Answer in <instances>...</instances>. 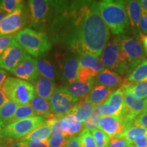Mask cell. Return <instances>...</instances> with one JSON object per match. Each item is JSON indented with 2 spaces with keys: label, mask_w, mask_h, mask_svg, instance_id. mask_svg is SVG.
<instances>
[{
  "label": "cell",
  "mask_w": 147,
  "mask_h": 147,
  "mask_svg": "<svg viewBox=\"0 0 147 147\" xmlns=\"http://www.w3.org/2000/svg\"><path fill=\"white\" fill-rule=\"evenodd\" d=\"M55 12L50 27L51 41L76 55L100 57L108 43L109 29L98 2L53 1Z\"/></svg>",
  "instance_id": "cell-1"
},
{
  "label": "cell",
  "mask_w": 147,
  "mask_h": 147,
  "mask_svg": "<svg viewBox=\"0 0 147 147\" xmlns=\"http://www.w3.org/2000/svg\"><path fill=\"white\" fill-rule=\"evenodd\" d=\"M99 10L103 21L114 35L122 34L129 25L127 1L104 0L99 2Z\"/></svg>",
  "instance_id": "cell-2"
},
{
  "label": "cell",
  "mask_w": 147,
  "mask_h": 147,
  "mask_svg": "<svg viewBox=\"0 0 147 147\" xmlns=\"http://www.w3.org/2000/svg\"><path fill=\"white\" fill-rule=\"evenodd\" d=\"M14 36L16 41L25 52L35 57L46 54L52 47L51 40L43 32L24 28Z\"/></svg>",
  "instance_id": "cell-3"
},
{
  "label": "cell",
  "mask_w": 147,
  "mask_h": 147,
  "mask_svg": "<svg viewBox=\"0 0 147 147\" xmlns=\"http://www.w3.org/2000/svg\"><path fill=\"white\" fill-rule=\"evenodd\" d=\"M29 27L37 31L45 30L51 23L54 17L55 8L53 1L30 0L28 1Z\"/></svg>",
  "instance_id": "cell-4"
},
{
  "label": "cell",
  "mask_w": 147,
  "mask_h": 147,
  "mask_svg": "<svg viewBox=\"0 0 147 147\" xmlns=\"http://www.w3.org/2000/svg\"><path fill=\"white\" fill-rule=\"evenodd\" d=\"M1 88L9 100L18 106L29 104L36 94L34 84L14 77L7 78Z\"/></svg>",
  "instance_id": "cell-5"
},
{
  "label": "cell",
  "mask_w": 147,
  "mask_h": 147,
  "mask_svg": "<svg viewBox=\"0 0 147 147\" xmlns=\"http://www.w3.org/2000/svg\"><path fill=\"white\" fill-rule=\"evenodd\" d=\"M100 60L104 67L113 69L119 75L131 74L125 58L121 51L118 38H114L108 42L103 49Z\"/></svg>",
  "instance_id": "cell-6"
},
{
  "label": "cell",
  "mask_w": 147,
  "mask_h": 147,
  "mask_svg": "<svg viewBox=\"0 0 147 147\" xmlns=\"http://www.w3.org/2000/svg\"><path fill=\"white\" fill-rule=\"evenodd\" d=\"M117 38L121 53L125 58L131 73L141 62L145 60L144 52L141 42L134 37L127 35H120Z\"/></svg>",
  "instance_id": "cell-7"
},
{
  "label": "cell",
  "mask_w": 147,
  "mask_h": 147,
  "mask_svg": "<svg viewBox=\"0 0 147 147\" xmlns=\"http://www.w3.org/2000/svg\"><path fill=\"white\" fill-rule=\"evenodd\" d=\"M47 121L40 116H34L16 121L7 125L2 130V136L11 139H21Z\"/></svg>",
  "instance_id": "cell-8"
},
{
  "label": "cell",
  "mask_w": 147,
  "mask_h": 147,
  "mask_svg": "<svg viewBox=\"0 0 147 147\" xmlns=\"http://www.w3.org/2000/svg\"><path fill=\"white\" fill-rule=\"evenodd\" d=\"M28 21L29 8L27 9L25 3L3 18L0 23V37L16 34L23 29Z\"/></svg>",
  "instance_id": "cell-9"
},
{
  "label": "cell",
  "mask_w": 147,
  "mask_h": 147,
  "mask_svg": "<svg viewBox=\"0 0 147 147\" xmlns=\"http://www.w3.org/2000/svg\"><path fill=\"white\" fill-rule=\"evenodd\" d=\"M78 55L75 53H65L58 54L57 61L58 64L57 74L62 82L66 86L77 81L79 69Z\"/></svg>",
  "instance_id": "cell-10"
},
{
  "label": "cell",
  "mask_w": 147,
  "mask_h": 147,
  "mask_svg": "<svg viewBox=\"0 0 147 147\" xmlns=\"http://www.w3.org/2000/svg\"><path fill=\"white\" fill-rule=\"evenodd\" d=\"M80 99L71 95L65 87L57 88L50 100L53 114L60 117L69 115Z\"/></svg>",
  "instance_id": "cell-11"
},
{
  "label": "cell",
  "mask_w": 147,
  "mask_h": 147,
  "mask_svg": "<svg viewBox=\"0 0 147 147\" xmlns=\"http://www.w3.org/2000/svg\"><path fill=\"white\" fill-rule=\"evenodd\" d=\"M26 55L25 51L16 42L0 56V68L9 71H12Z\"/></svg>",
  "instance_id": "cell-12"
},
{
  "label": "cell",
  "mask_w": 147,
  "mask_h": 147,
  "mask_svg": "<svg viewBox=\"0 0 147 147\" xmlns=\"http://www.w3.org/2000/svg\"><path fill=\"white\" fill-rule=\"evenodd\" d=\"M11 73L18 78L34 84L40 75L36 67V61L27 55Z\"/></svg>",
  "instance_id": "cell-13"
},
{
  "label": "cell",
  "mask_w": 147,
  "mask_h": 147,
  "mask_svg": "<svg viewBox=\"0 0 147 147\" xmlns=\"http://www.w3.org/2000/svg\"><path fill=\"white\" fill-rule=\"evenodd\" d=\"M124 89V103L126 110L125 117L131 121L142 112L147 110V98L139 99L134 95L123 84Z\"/></svg>",
  "instance_id": "cell-14"
},
{
  "label": "cell",
  "mask_w": 147,
  "mask_h": 147,
  "mask_svg": "<svg viewBox=\"0 0 147 147\" xmlns=\"http://www.w3.org/2000/svg\"><path fill=\"white\" fill-rule=\"evenodd\" d=\"M99 129L109 136H116L123 133L128 125L122 116H110L101 117L98 121Z\"/></svg>",
  "instance_id": "cell-15"
},
{
  "label": "cell",
  "mask_w": 147,
  "mask_h": 147,
  "mask_svg": "<svg viewBox=\"0 0 147 147\" xmlns=\"http://www.w3.org/2000/svg\"><path fill=\"white\" fill-rule=\"evenodd\" d=\"M123 78L119 74L109 69H104L95 77V84L114 89L120 87Z\"/></svg>",
  "instance_id": "cell-16"
},
{
  "label": "cell",
  "mask_w": 147,
  "mask_h": 147,
  "mask_svg": "<svg viewBox=\"0 0 147 147\" xmlns=\"http://www.w3.org/2000/svg\"><path fill=\"white\" fill-rule=\"evenodd\" d=\"M61 126L65 136H76L83 130V123L72 114L65 116L61 121Z\"/></svg>",
  "instance_id": "cell-17"
},
{
  "label": "cell",
  "mask_w": 147,
  "mask_h": 147,
  "mask_svg": "<svg viewBox=\"0 0 147 147\" xmlns=\"http://www.w3.org/2000/svg\"><path fill=\"white\" fill-rule=\"evenodd\" d=\"M34 86L36 95L49 101L57 89L54 82L41 76L38 77Z\"/></svg>",
  "instance_id": "cell-18"
},
{
  "label": "cell",
  "mask_w": 147,
  "mask_h": 147,
  "mask_svg": "<svg viewBox=\"0 0 147 147\" xmlns=\"http://www.w3.org/2000/svg\"><path fill=\"white\" fill-rule=\"evenodd\" d=\"M94 106L85 96L80 99L69 114L74 115L80 122L84 123L91 117Z\"/></svg>",
  "instance_id": "cell-19"
},
{
  "label": "cell",
  "mask_w": 147,
  "mask_h": 147,
  "mask_svg": "<svg viewBox=\"0 0 147 147\" xmlns=\"http://www.w3.org/2000/svg\"><path fill=\"white\" fill-rule=\"evenodd\" d=\"M95 84V78H92L87 82L76 81L65 86V89L74 97L77 98H82L87 96L91 91Z\"/></svg>",
  "instance_id": "cell-20"
},
{
  "label": "cell",
  "mask_w": 147,
  "mask_h": 147,
  "mask_svg": "<svg viewBox=\"0 0 147 147\" xmlns=\"http://www.w3.org/2000/svg\"><path fill=\"white\" fill-rule=\"evenodd\" d=\"M113 92V89L102 85H96L89 92L86 97L94 106L104 104L110 95Z\"/></svg>",
  "instance_id": "cell-21"
},
{
  "label": "cell",
  "mask_w": 147,
  "mask_h": 147,
  "mask_svg": "<svg viewBox=\"0 0 147 147\" xmlns=\"http://www.w3.org/2000/svg\"><path fill=\"white\" fill-rule=\"evenodd\" d=\"M51 136V125L46 121L44 124L33 130L26 136L20 139L21 142H38L48 140Z\"/></svg>",
  "instance_id": "cell-22"
},
{
  "label": "cell",
  "mask_w": 147,
  "mask_h": 147,
  "mask_svg": "<svg viewBox=\"0 0 147 147\" xmlns=\"http://www.w3.org/2000/svg\"><path fill=\"white\" fill-rule=\"evenodd\" d=\"M37 116L47 119L53 114L50 101L40 97L35 94L29 103Z\"/></svg>",
  "instance_id": "cell-23"
},
{
  "label": "cell",
  "mask_w": 147,
  "mask_h": 147,
  "mask_svg": "<svg viewBox=\"0 0 147 147\" xmlns=\"http://www.w3.org/2000/svg\"><path fill=\"white\" fill-rule=\"evenodd\" d=\"M127 10L131 26L134 29H139V24L143 14V10L139 1H127Z\"/></svg>",
  "instance_id": "cell-24"
},
{
  "label": "cell",
  "mask_w": 147,
  "mask_h": 147,
  "mask_svg": "<svg viewBox=\"0 0 147 147\" xmlns=\"http://www.w3.org/2000/svg\"><path fill=\"white\" fill-rule=\"evenodd\" d=\"M104 103L118 110L122 117L126 115L124 103V89L122 86L113 91Z\"/></svg>",
  "instance_id": "cell-25"
},
{
  "label": "cell",
  "mask_w": 147,
  "mask_h": 147,
  "mask_svg": "<svg viewBox=\"0 0 147 147\" xmlns=\"http://www.w3.org/2000/svg\"><path fill=\"white\" fill-rule=\"evenodd\" d=\"M36 67L40 76L53 81L57 78L56 69L49 60L42 58L36 59Z\"/></svg>",
  "instance_id": "cell-26"
},
{
  "label": "cell",
  "mask_w": 147,
  "mask_h": 147,
  "mask_svg": "<svg viewBox=\"0 0 147 147\" xmlns=\"http://www.w3.org/2000/svg\"><path fill=\"white\" fill-rule=\"evenodd\" d=\"M79 67L92 69L97 74L101 72L105 68L98 58L89 55H80L79 57Z\"/></svg>",
  "instance_id": "cell-27"
},
{
  "label": "cell",
  "mask_w": 147,
  "mask_h": 147,
  "mask_svg": "<svg viewBox=\"0 0 147 147\" xmlns=\"http://www.w3.org/2000/svg\"><path fill=\"white\" fill-rule=\"evenodd\" d=\"M147 80V59L141 62L129 75L125 83H135Z\"/></svg>",
  "instance_id": "cell-28"
},
{
  "label": "cell",
  "mask_w": 147,
  "mask_h": 147,
  "mask_svg": "<svg viewBox=\"0 0 147 147\" xmlns=\"http://www.w3.org/2000/svg\"><path fill=\"white\" fill-rule=\"evenodd\" d=\"M18 106H19L16 103L9 101L0 108V121L4 127L12 122V118Z\"/></svg>",
  "instance_id": "cell-29"
},
{
  "label": "cell",
  "mask_w": 147,
  "mask_h": 147,
  "mask_svg": "<svg viewBox=\"0 0 147 147\" xmlns=\"http://www.w3.org/2000/svg\"><path fill=\"white\" fill-rule=\"evenodd\" d=\"M123 84L137 98H147V80L135 83H123Z\"/></svg>",
  "instance_id": "cell-30"
},
{
  "label": "cell",
  "mask_w": 147,
  "mask_h": 147,
  "mask_svg": "<svg viewBox=\"0 0 147 147\" xmlns=\"http://www.w3.org/2000/svg\"><path fill=\"white\" fill-rule=\"evenodd\" d=\"M140 134H147V130L142 127H140L134 125L132 124L125 129L123 133L119 136L125 138L129 142L133 144L136 137Z\"/></svg>",
  "instance_id": "cell-31"
},
{
  "label": "cell",
  "mask_w": 147,
  "mask_h": 147,
  "mask_svg": "<svg viewBox=\"0 0 147 147\" xmlns=\"http://www.w3.org/2000/svg\"><path fill=\"white\" fill-rule=\"evenodd\" d=\"M34 116L37 115L30 104H27V105L19 106L16 110L15 114H14L11 123L34 117Z\"/></svg>",
  "instance_id": "cell-32"
},
{
  "label": "cell",
  "mask_w": 147,
  "mask_h": 147,
  "mask_svg": "<svg viewBox=\"0 0 147 147\" xmlns=\"http://www.w3.org/2000/svg\"><path fill=\"white\" fill-rule=\"evenodd\" d=\"M23 4H25V1L21 0H3L0 4V9L7 15Z\"/></svg>",
  "instance_id": "cell-33"
},
{
  "label": "cell",
  "mask_w": 147,
  "mask_h": 147,
  "mask_svg": "<svg viewBox=\"0 0 147 147\" xmlns=\"http://www.w3.org/2000/svg\"><path fill=\"white\" fill-rule=\"evenodd\" d=\"M91 134L94 138L97 147H108L110 138L105 132L100 129H97L92 131Z\"/></svg>",
  "instance_id": "cell-34"
},
{
  "label": "cell",
  "mask_w": 147,
  "mask_h": 147,
  "mask_svg": "<svg viewBox=\"0 0 147 147\" xmlns=\"http://www.w3.org/2000/svg\"><path fill=\"white\" fill-rule=\"evenodd\" d=\"M78 137L80 147H97L94 138L89 129H84Z\"/></svg>",
  "instance_id": "cell-35"
},
{
  "label": "cell",
  "mask_w": 147,
  "mask_h": 147,
  "mask_svg": "<svg viewBox=\"0 0 147 147\" xmlns=\"http://www.w3.org/2000/svg\"><path fill=\"white\" fill-rule=\"evenodd\" d=\"M98 74L92 69L86 68V67H79L77 76V81L81 82H87L92 78H94Z\"/></svg>",
  "instance_id": "cell-36"
},
{
  "label": "cell",
  "mask_w": 147,
  "mask_h": 147,
  "mask_svg": "<svg viewBox=\"0 0 147 147\" xmlns=\"http://www.w3.org/2000/svg\"><path fill=\"white\" fill-rule=\"evenodd\" d=\"M68 138L63 135L51 136L49 138V147H65Z\"/></svg>",
  "instance_id": "cell-37"
},
{
  "label": "cell",
  "mask_w": 147,
  "mask_h": 147,
  "mask_svg": "<svg viewBox=\"0 0 147 147\" xmlns=\"http://www.w3.org/2000/svg\"><path fill=\"white\" fill-rule=\"evenodd\" d=\"M16 42L14 35L0 37V56L5 52L7 49L13 45Z\"/></svg>",
  "instance_id": "cell-38"
},
{
  "label": "cell",
  "mask_w": 147,
  "mask_h": 147,
  "mask_svg": "<svg viewBox=\"0 0 147 147\" xmlns=\"http://www.w3.org/2000/svg\"><path fill=\"white\" fill-rule=\"evenodd\" d=\"M110 138V142L108 147H129L131 145L125 138L121 137L120 136Z\"/></svg>",
  "instance_id": "cell-39"
},
{
  "label": "cell",
  "mask_w": 147,
  "mask_h": 147,
  "mask_svg": "<svg viewBox=\"0 0 147 147\" xmlns=\"http://www.w3.org/2000/svg\"><path fill=\"white\" fill-rule=\"evenodd\" d=\"M132 124L147 130V110L138 115Z\"/></svg>",
  "instance_id": "cell-40"
},
{
  "label": "cell",
  "mask_w": 147,
  "mask_h": 147,
  "mask_svg": "<svg viewBox=\"0 0 147 147\" xmlns=\"http://www.w3.org/2000/svg\"><path fill=\"white\" fill-rule=\"evenodd\" d=\"M98 121V119L95 118V117L91 116V117L89 119H87L85 122L83 123L84 128L89 129V131H91L95 129H99Z\"/></svg>",
  "instance_id": "cell-41"
},
{
  "label": "cell",
  "mask_w": 147,
  "mask_h": 147,
  "mask_svg": "<svg viewBox=\"0 0 147 147\" xmlns=\"http://www.w3.org/2000/svg\"><path fill=\"white\" fill-rule=\"evenodd\" d=\"M133 145L136 147H147V134H140L137 136Z\"/></svg>",
  "instance_id": "cell-42"
},
{
  "label": "cell",
  "mask_w": 147,
  "mask_h": 147,
  "mask_svg": "<svg viewBox=\"0 0 147 147\" xmlns=\"http://www.w3.org/2000/svg\"><path fill=\"white\" fill-rule=\"evenodd\" d=\"M139 29L141 32L147 34V12L143 11L142 17L141 18L139 24Z\"/></svg>",
  "instance_id": "cell-43"
},
{
  "label": "cell",
  "mask_w": 147,
  "mask_h": 147,
  "mask_svg": "<svg viewBox=\"0 0 147 147\" xmlns=\"http://www.w3.org/2000/svg\"><path fill=\"white\" fill-rule=\"evenodd\" d=\"M65 147H80L79 137H69Z\"/></svg>",
  "instance_id": "cell-44"
},
{
  "label": "cell",
  "mask_w": 147,
  "mask_h": 147,
  "mask_svg": "<svg viewBox=\"0 0 147 147\" xmlns=\"http://www.w3.org/2000/svg\"><path fill=\"white\" fill-rule=\"evenodd\" d=\"M29 147H49V139L38 142H27Z\"/></svg>",
  "instance_id": "cell-45"
},
{
  "label": "cell",
  "mask_w": 147,
  "mask_h": 147,
  "mask_svg": "<svg viewBox=\"0 0 147 147\" xmlns=\"http://www.w3.org/2000/svg\"><path fill=\"white\" fill-rule=\"evenodd\" d=\"M9 101H10L9 99L6 97V95L3 93L1 88L0 87V108L2 107L3 105H5L7 102H8Z\"/></svg>",
  "instance_id": "cell-46"
},
{
  "label": "cell",
  "mask_w": 147,
  "mask_h": 147,
  "mask_svg": "<svg viewBox=\"0 0 147 147\" xmlns=\"http://www.w3.org/2000/svg\"><path fill=\"white\" fill-rule=\"evenodd\" d=\"M7 72L5 71V70L3 69L0 68V87L2 86V84L5 80L7 78Z\"/></svg>",
  "instance_id": "cell-47"
},
{
  "label": "cell",
  "mask_w": 147,
  "mask_h": 147,
  "mask_svg": "<svg viewBox=\"0 0 147 147\" xmlns=\"http://www.w3.org/2000/svg\"><path fill=\"white\" fill-rule=\"evenodd\" d=\"M140 42L142 44L143 47H144V52L147 55V36L144 35H141L140 36Z\"/></svg>",
  "instance_id": "cell-48"
},
{
  "label": "cell",
  "mask_w": 147,
  "mask_h": 147,
  "mask_svg": "<svg viewBox=\"0 0 147 147\" xmlns=\"http://www.w3.org/2000/svg\"><path fill=\"white\" fill-rule=\"evenodd\" d=\"M10 147H29L27 142H20L18 143L12 144Z\"/></svg>",
  "instance_id": "cell-49"
},
{
  "label": "cell",
  "mask_w": 147,
  "mask_h": 147,
  "mask_svg": "<svg viewBox=\"0 0 147 147\" xmlns=\"http://www.w3.org/2000/svg\"><path fill=\"white\" fill-rule=\"evenodd\" d=\"M139 3L142 7L143 11L147 12V0H140L139 1Z\"/></svg>",
  "instance_id": "cell-50"
},
{
  "label": "cell",
  "mask_w": 147,
  "mask_h": 147,
  "mask_svg": "<svg viewBox=\"0 0 147 147\" xmlns=\"http://www.w3.org/2000/svg\"><path fill=\"white\" fill-rule=\"evenodd\" d=\"M5 15H6V14H5L4 12H3V11L0 9V23H1V21H2L3 18L5 17Z\"/></svg>",
  "instance_id": "cell-51"
},
{
  "label": "cell",
  "mask_w": 147,
  "mask_h": 147,
  "mask_svg": "<svg viewBox=\"0 0 147 147\" xmlns=\"http://www.w3.org/2000/svg\"><path fill=\"white\" fill-rule=\"evenodd\" d=\"M3 128H4V127H3V124L1 123V121H0V138L3 137L2 136V130H3Z\"/></svg>",
  "instance_id": "cell-52"
},
{
  "label": "cell",
  "mask_w": 147,
  "mask_h": 147,
  "mask_svg": "<svg viewBox=\"0 0 147 147\" xmlns=\"http://www.w3.org/2000/svg\"><path fill=\"white\" fill-rule=\"evenodd\" d=\"M132 147H136V146H134V145H132Z\"/></svg>",
  "instance_id": "cell-53"
},
{
  "label": "cell",
  "mask_w": 147,
  "mask_h": 147,
  "mask_svg": "<svg viewBox=\"0 0 147 147\" xmlns=\"http://www.w3.org/2000/svg\"><path fill=\"white\" fill-rule=\"evenodd\" d=\"M132 145H133V144H131V146H129V147H132Z\"/></svg>",
  "instance_id": "cell-54"
},
{
  "label": "cell",
  "mask_w": 147,
  "mask_h": 147,
  "mask_svg": "<svg viewBox=\"0 0 147 147\" xmlns=\"http://www.w3.org/2000/svg\"><path fill=\"white\" fill-rule=\"evenodd\" d=\"M1 1H0V4H1Z\"/></svg>",
  "instance_id": "cell-55"
}]
</instances>
